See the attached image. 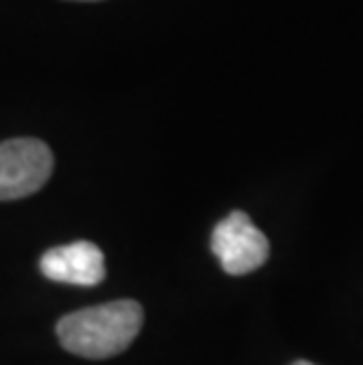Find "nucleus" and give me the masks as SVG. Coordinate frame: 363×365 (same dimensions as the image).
Here are the masks:
<instances>
[{
    "instance_id": "4",
    "label": "nucleus",
    "mask_w": 363,
    "mask_h": 365,
    "mask_svg": "<svg viewBox=\"0 0 363 365\" xmlns=\"http://www.w3.org/2000/svg\"><path fill=\"white\" fill-rule=\"evenodd\" d=\"M41 271L55 283H68L78 287L99 285L106 276L104 255L90 240L52 247L41 257Z\"/></svg>"
},
{
    "instance_id": "1",
    "label": "nucleus",
    "mask_w": 363,
    "mask_h": 365,
    "mask_svg": "<svg viewBox=\"0 0 363 365\" xmlns=\"http://www.w3.org/2000/svg\"><path fill=\"white\" fill-rule=\"evenodd\" d=\"M142 323L144 309L140 302L118 299L64 316L57 323V337L68 354L83 359H111L133 344Z\"/></svg>"
},
{
    "instance_id": "6",
    "label": "nucleus",
    "mask_w": 363,
    "mask_h": 365,
    "mask_svg": "<svg viewBox=\"0 0 363 365\" xmlns=\"http://www.w3.org/2000/svg\"><path fill=\"white\" fill-rule=\"evenodd\" d=\"M76 3H95V0H76Z\"/></svg>"
},
{
    "instance_id": "5",
    "label": "nucleus",
    "mask_w": 363,
    "mask_h": 365,
    "mask_svg": "<svg viewBox=\"0 0 363 365\" xmlns=\"http://www.w3.org/2000/svg\"><path fill=\"white\" fill-rule=\"evenodd\" d=\"M292 365H314V363H309V361H295Z\"/></svg>"
},
{
    "instance_id": "2",
    "label": "nucleus",
    "mask_w": 363,
    "mask_h": 365,
    "mask_svg": "<svg viewBox=\"0 0 363 365\" xmlns=\"http://www.w3.org/2000/svg\"><path fill=\"white\" fill-rule=\"evenodd\" d=\"M55 156L50 146L34 137L0 142V200L26 198L50 180Z\"/></svg>"
},
{
    "instance_id": "3",
    "label": "nucleus",
    "mask_w": 363,
    "mask_h": 365,
    "mask_svg": "<svg viewBox=\"0 0 363 365\" xmlns=\"http://www.w3.org/2000/svg\"><path fill=\"white\" fill-rule=\"evenodd\" d=\"M210 247L222 269L231 276H245L269 259V240L241 210L227 215L215 227Z\"/></svg>"
}]
</instances>
